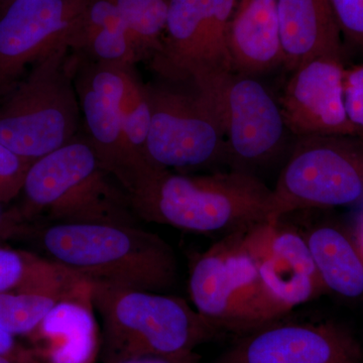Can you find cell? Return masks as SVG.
I'll list each match as a JSON object with an SVG mask.
<instances>
[{
	"label": "cell",
	"mask_w": 363,
	"mask_h": 363,
	"mask_svg": "<svg viewBox=\"0 0 363 363\" xmlns=\"http://www.w3.org/2000/svg\"><path fill=\"white\" fill-rule=\"evenodd\" d=\"M130 200L136 216L194 233L272 223V189L241 169L189 176L157 168Z\"/></svg>",
	"instance_id": "6da1fadb"
},
{
	"label": "cell",
	"mask_w": 363,
	"mask_h": 363,
	"mask_svg": "<svg viewBox=\"0 0 363 363\" xmlns=\"http://www.w3.org/2000/svg\"><path fill=\"white\" fill-rule=\"evenodd\" d=\"M42 245L50 259L91 281L161 293L178 278L172 247L136 225L54 223L43 231Z\"/></svg>",
	"instance_id": "7a4b0ae2"
},
{
	"label": "cell",
	"mask_w": 363,
	"mask_h": 363,
	"mask_svg": "<svg viewBox=\"0 0 363 363\" xmlns=\"http://www.w3.org/2000/svg\"><path fill=\"white\" fill-rule=\"evenodd\" d=\"M91 281L104 363L193 352L218 332L183 298Z\"/></svg>",
	"instance_id": "3957f363"
},
{
	"label": "cell",
	"mask_w": 363,
	"mask_h": 363,
	"mask_svg": "<svg viewBox=\"0 0 363 363\" xmlns=\"http://www.w3.org/2000/svg\"><path fill=\"white\" fill-rule=\"evenodd\" d=\"M21 193L26 219L45 213L55 223H136L128 193L85 135L33 162Z\"/></svg>",
	"instance_id": "277c9868"
},
{
	"label": "cell",
	"mask_w": 363,
	"mask_h": 363,
	"mask_svg": "<svg viewBox=\"0 0 363 363\" xmlns=\"http://www.w3.org/2000/svg\"><path fill=\"white\" fill-rule=\"evenodd\" d=\"M55 47L0 97V143L35 162L79 135L82 114L74 83L76 57Z\"/></svg>",
	"instance_id": "5b68a950"
},
{
	"label": "cell",
	"mask_w": 363,
	"mask_h": 363,
	"mask_svg": "<svg viewBox=\"0 0 363 363\" xmlns=\"http://www.w3.org/2000/svg\"><path fill=\"white\" fill-rule=\"evenodd\" d=\"M248 229L226 234L191 267L194 309L218 331H253L277 321L262 295Z\"/></svg>",
	"instance_id": "8992f818"
},
{
	"label": "cell",
	"mask_w": 363,
	"mask_h": 363,
	"mask_svg": "<svg viewBox=\"0 0 363 363\" xmlns=\"http://www.w3.org/2000/svg\"><path fill=\"white\" fill-rule=\"evenodd\" d=\"M363 197V149L339 136L302 138L272 189V223L316 207L350 205Z\"/></svg>",
	"instance_id": "52a82bcc"
},
{
	"label": "cell",
	"mask_w": 363,
	"mask_h": 363,
	"mask_svg": "<svg viewBox=\"0 0 363 363\" xmlns=\"http://www.w3.org/2000/svg\"><path fill=\"white\" fill-rule=\"evenodd\" d=\"M191 83L216 114L234 159L259 164L279 152L286 126L281 106L262 83L222 69L199 74Z\"/></svg>",
	"instance_id": "ba28073f"
},
{
	"label": "cell",
	"mask_w": 363,
	"mask_h": 363,
	"mask_svg": "<svg viewBox=\"0 0 363 363\" xmlns=\"http://www.w3.org/2000/svg\"><path fill=\"white\" fill-rule=\"evenodd\" d=\"M145 86L150 107L147 150L152 164L195 169L229 155L221 123L195 88L185 91L167 83Z\"/></svg>",
	"instance_id": "9c48e42d"
},
{
	"label": "cell",
	"mask_w": 363,
	"mask_h": 363,
	"mask_svg": "<svg viewBox=\"0 0 363 363\" xmlns=\"http://www.w3.org/2000/svg\"><path fill=\"white\" fill-rule=\"evenodd\" d=\"M74 83L85 135L105 171L130 197L138 190L142 175L124 135L121 66L98 63L78 54Z\"/></svg>",
	"instance_id": "30bf717a"
},
{
	"label": "cell",
	"mask_w": 363,
	"mask_h": 363,
	"mask_svg": "<svg viewBox=\"0 0 363 363\" xmlns=\"http://www.w3.org/2000/svg\"><path fill=\"white\" fill-rule=\"evenodd\" d=\"M87 2L16 0L0 11V97L20 81L26 67L69 42Z\"/></svg>",
	"instance_id": "8fae6325"
},
{
	"label": "cell",
	"mask_w": 363,
	"mask_h": 363,
	"mask_svg": "<svg viewBox=\"0 0 363 363\" xmlns=\"http://www.w3.org/2000/svg\"><path fill=\"white\" fill-rule=\"evenodd\" d=\"M262 295L274 319L309 302L323 290L305 236L281 221L248 229Z\"/></svg>",
	"instance_id": "7c38bea8"
},
{
	"label": "cell",
	"mask_w": 363,
	"mask_h": 363,
	"mask_svg": "<svg viewBox=\"0 0 363 363\" xmlns=\"http://www.w3.org/2000/svg\"><path fill=\"white\" fill-rule=\"evenodd\" d=\"M345 71L339 56L318 57L292 71L279 104L286 130L301 138L354 136L344 100Z\"/></svg>",
	"instance_id": "4fadbf2b"
},
{
	"label": "cell",
	"mask_w": 363,
	"mask_h": 363,
	"mask_svg": "<svg viewBox=\"0 0 363 363\" xmlns=\"http://www.w3.org/2000/svg\"><path fill=\"white\" fill-rule=\"evenodd\" d=\"M274 323L250 331L218 363H360L357 342L334 325Z\"/></svg>",
	"instance_id": "5bb4252c"
},
{
	"label": "cell",
	"mask_w": 363,
	"mask_h": 363,
	"mask_svg": "<svg viewBox=\"0 0 363 363\" xmlns=\"http://www.w3.org/2000/svg\"><path fill=\"white\" fill-rule=\"evenodd\" d=\"M91 291V279L35 255L20 285L0 293V325L13 336L30 335L62 301Z\"/></svg>",
	"instance_id": "9a60e30c"
},
{
	"label": "cell",
	"mask_w": 363,
	"mask_h": 363,
	"mask_svg": "<svg viewBox=\"0 0 363 363\" xmlns=\"http://www.w3.org/2000/svg\"><path fill=\"white\" fill-rule=\"evenodd\" d=\"M30 336L40 363H93L98 333L92 291L62 301Z\"/></svg>",
	"instance_id": "2e32d148"
},
{
	"label": "cell",
	"mask_w": 363,
	"mask_h": 363,
	"mask_svg": "<svg viewBox=\"0 0 363 363\" xmlns=\"http://www.w3.org/2000/svg\"><path fill=\"white\" fill-rule=\"evenodd\" d=\"M283 65L294 71L318 57H341L340 26L329 0H278Z\"/></svg>",
	"instance_id": "e0dca14e"
},
{
	"label": "cell",
	"mask_w": 363,
	"mask_h": 363,
	"mask_svg": "<svg viewBox=\"0 0 363 363\" xmlns=\"http://www.w3.org/2000/svg\"><path fill=\"white\" fill-rule=\"evenodd\" d=\"M233 70L264 73L283 64L278 0H236L228 30Z\"/></svg>",
	"instance_id": "ac0fdd59"
},
{
	"label": "cell",
	"mask_w": 363,
	"mask_h": 363,
	"mask_svg": "<svg viewBox=\"0 0 363 363\" xmlns=\"http://www.w3.org/2000/svg\"><path fill=\"white\" fill-rule=\"evenodd\" d=\"M206 0H169L161 49L150 59L164 80L190 82L204 65Z\"/></svg>",
	"instance_id": "d6986e66"
},
{
	"label": "cell",
	"mask_w": 363,
	"mask_h": 363,
	"mask_svg": "<svg viewBox=\"0 0 363 363\" xmlns=\"http://www.w3.org/2000/svg\"><path fill=\"white\" fill-rule=\"evenodd\" d=\"M324 288L344 298L363 296V259L346 234L319 226L305 236Z\"/></svg>",
	"instance_id": "ffe728a7"
},
{
	"label": "cell",
	"mask_w": 363,
	"mask_h": 363,
	"mask_svg": "<svg viewBox=\"0 0 363 363\" xmlns=\"http://www.w3.org/2000/svg\"><path fill=\"white\" fill-rule=\"evenodd\" d=\"M121 75L123 82L121 99V118L126 143L142 175L138 190L152 172L160 167L152 164L147 156L150 107L147 86L138 75L135 65L121 66Z\"/></svg>",
	"instance_id": "44dd1931"
},
{
	"label": "cell",
	"mask_w": 363,
	"mask_h": 363,
	"mask_svg": "<svg viewBox=\"0 0 363 363\" xmlns=\"http://www.w3.org/2000/svg\"><path fill=\"white\" fill-rule=\"evenodd\" d=\"M117 9L140 59H150L162 47L169 0H116Z\"/></svg>",
	"instance_id": "7402d4cb"
},
{
	"label": "cell",
	"mask_w": 363,
	"mask_h": 363,
	"mask_svg": "<svg viewBox=\"0 0 363 363\" xmlns=\"http://www.w3.org/2000/svg\"><path fill=\"white\" fill-rule=\"evenodd\" d=\"M235 4L236 0H206L204 65L196 76L217 69L233 70L228 50V30Z\"/></svg>",
	"instance_id": "603a6c76"
},
{
	"label": "cell",
	"mask_w": 363,
	"mask_h": 363,
	"mask_svg": "<svg viewBox=\"0 0 363 363\" xmlns=\"http://www.w3.org/2000/svg\"><path fill=\"white\" fill-rule=\"evenodd\" d=\"M32 164L0 143V203L6 204L21 194Z\"/></svg>",
	"instance_id": "cb8c5ba5"
},
{
	"label": "cell",
	"mask_w": 363,
	"mask_h": 363,
	"mask_svg": "<svg viewBox=\"0 0 363 363\" xmlns=\"http://www.w3.org/2000/svg\"><path fill=\"white\" fill-rule=\"evenodd\" d=\"M344 100L354 136L363 143V64L345 71Z\"/></svg>",
	"instance_id": "d4e9b609"
},
{
	"label": "cell",
	"mask_w": 363,
	"mask_h": 363,
	"mask_svg": "<svg viewBox=\"0 0 363 363\" xmlns=\"http://www.w3.org/2000/svg\"><path fill=\"white\" fill-rule=\"evenodd\" d=\"M35 255L0 245V293L13 290L25 279Z\"/></svg>",
	"instance_id": "484cf974"
},
{
	"label": "cell",
	"mask_w": 363,
	"mask_h": 363,
	"mask_svg": "<svg viewBox=\"0 0 363 363\" xmlns=\"http://www.w3.org/2000/svg\"><path fill=\"white\" fill-rule=\"evenodd\" d=\"M341 33L363 49V0H329Z\"/></svg>",
	"instance_id": "4316f807"
},
{
	"label": "cell",
	"mask_w": 363,
	"mask_h": 363,
	"mask_svg": "<svg viewBox=\"0 0 363 363\" xmlns=\"http://www.w3.org/2000/svg\"><path fill=\"white\" fill-rule=\"evenodd\" d=\"M21 210H7L0 203V245L4 247L7 241L23 238L30 233V225Z\"/></svg>",
	"instance_id": "83f0119b"
},
{
	"label": "cell",
	"mask_w": 363,
	"mask_h": 363,
	"mask_svg": "<svg viewBox=\"0 0 363 363\" xmlns=\"http://www.w3.org/2000/svg\"><path fill=\"white\" fill-rule=\"evenodd\" d=\"M113 363H202L201 357L196 354L194 351L185 354L178 355H149V357H140L128 358Z\"/></svg>",
	"instance_id": "f1b7e54d"
},
{
	"label": "cell",
	"mask_w": 363,
	"mask_h": 363,
	"mask_svg": "<svg viewBox=\"0 0 363 363\" xmlns=\"http://www.w3.org/2000/svg\"><path fill=\"white\" fill-rule=\"evenodd\" d=\"M21 350L23 347L16 343L13 334L0 325V355L13 354Z\"/></svg>",
	"instance_id": "f546056e"
},
{
	"label": "cell",
	"mask_w": 363,
	"mask_h": 363,
	"mask_svg": "<svg viewBox=\"0 0 363 363\" xmlns=\"http://www.w3.org/2000/svg\"><path fill=\"white\" fill-rule=\"evenodd\" d=\"M16 0H0V11H4L9 4H13Z\"/></svg>",
	"instance_id": "4dcf8cb0"
},
{
	"label": "cell",
	"mask_w": 363,
	"mask_h": 363,
	"mask_svg": "<svg viewBox=\"0 0 363 363\" xmlns=\"http://www.w3.org/2000/svg\"><path fill=\"white\" fill-rule=\"evenodd\" d=\"M0 363H6V359L2 357H0Z\"/></svg>",
	"instance_id": "1f68e13d"
}]
</instances>
